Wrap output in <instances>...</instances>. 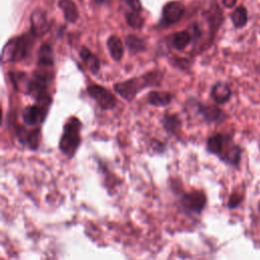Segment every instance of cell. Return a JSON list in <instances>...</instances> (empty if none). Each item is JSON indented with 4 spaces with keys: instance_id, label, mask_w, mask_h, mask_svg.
Wrapping results in <instances>:
<instances>
[{
    "instance_id": "27",
    "label": "cell",
    "mask_w": 260,
    "mask_h": 260,
    "mask_svg": "<svg viewBox=\"0 0 260 260\" xmlns=\"http://www.w3.org/2000/svg\"><path fill=\"white\" fill-rule=\"evenodd\" d=\"M96 4H105V3H109L111 0H93Z\"/></svg>"
},
{
    "instance_id": "23",
    "label": "cell",
    "mask_w": 260,
    "mask_h": 260,
    "mask_svg": "<svg viewBox=\"0 0 260 260\" xmlns=\"http://www.w3.org/2000/svg\"><path fill=\"white\" fill-rule=\"evenodd\" d=\"M126 21L129 26L133 28H141L144 24V18L141 16L140 12H135V11H129L125 15Z\"/></svg>"
},
{
    "instance_id": "17",
    "label": "cell",
    "mask_w": 260,
    "mask_h": 260,
    "mask_svg": "<svg viewBox=\"0 0 260 260\" xmlns=\"http://www.w3.org/2000/svg\"><path fill=\"white\" fill-rule=\"evenodd\" d=\"M192 41V36L187 30H181L173 34L171 36V42L175 49L182 51L184 50Z\"/></svg>"
},
{
    "instance_id": "25",
    "label": "cell",
    "mask_w": 260,
    "mask_h": 260,
    "mask_svg": "<svg viewBox=\"0 0 260 260\" xmlns=\"http://www.w3.org/2000/svg\"><path fill=\"white\" fill-rule=\"evenodd\" d=\"M131 9V11L135 12H141L142 6L140 3V0H123Z\"/></svg>"
},
{
    "instance_id": "7",
    "label": "cell",
    "mask_w": 260,
    "mask_h": 260,
    "mask_svg": "<svg viewBox=\"0 0 260 260\" xmlns=\"http://www.w3.org/2000/svg\"><path fill=\"white\" fill-rule=\"evenodd\" d=\"M86 91H87V94L91 99H93L99 104V106L104 110L113 109L117 104V100L115 95H113L111 91H109L107 88L101 85H98V84L88 85L86 88Z\"/></svg>"
},
{
    "instance_id": "28",
    "label": "cell",
    "mask_w": 260,
    "mask_h": 260,
    "mask_svg": "<svg viewBox=\"0 0 260 260\" xmlns=\"http://www.w3.org/2000/svg\"><path fill=\"white\" fill-rule=\"evenodd\" d=\"M258 208H259V211H260V201H259V205H258Z\"/></svg>"
},
{
    "instance_id": "22",
    "label": "cell",
    "mask_w": 260,
    "mask_h": 260,
    "mask_svg": "<svg viewBox=\"0 0 260 260\" xmlns=\"http://www.w3.org/2000/svg\"><path fill=\"white\" fill-rule=\"evenodd\" d=\"M164 128L170 133H176L181 126V121L175 114H166L162 119Z\"/></svg>"
},
{
    "instance_id": "12",
    "label": "cell",
    "mask_w": 260,
    "mask_h": 260,
    "mask_svg": "<svg viewBox=\"0 0 260 260\" xmlns=\"http://www.w3.org/2000/svg\"><path fill=\"white\" fill-rule=\"evenodd\" d=\"M54 52L53 48L49 44H44L38 53V65L41 67H52L54 65Z\"/></svg>"
},
{
    "instance_id": "13",
    "label": "cell",
    "mask_w": 260,
    "mask_h": 260,
    "mask_svg": "<svg viewBox=\"0 0 260 260\" xmlns=\"http://www.w3.org/2000/svg\"><path fill=\"white\" fill-rule=\"evenodd\" d=\"M59 8L63 11L64 17L69 22H75L79 16L76 4L72 0H59Z\"/></svg>"
},
{
    "instance_id": "21",
    "label": "cell",
    "mask_w": 260,
    "mask_h": 260,
    "mask_svg": "<svg viewBox=\"0 0 260 260\" xmlns=\"http://www.w3.org/2000/svg\"><path fill=\"white\" fill-rule=\"evenodd\" d=\"M231 18L236 27L241 28L245 26L248 21V14L246 8L244 6H239L238 8H236L232 13Z\"/></svg>"
},
{
    "instance_id": "6",
    "label": "cell",
    "mask_w": 260,
    "mask_h": 260,
    "mask_svg": "<svg viewBox=\"0 0 260 260\" xmlns=\"http://www.w3.org/2000/svg\"><path fill=\"white\" fill-rule=\"evenodd\" d=\"M52 79L53 74H50V72H47L44 69L35 71L31 77H29L25 94L31 95L36 101L49 96L48 85Z\"/></svg>"
},
{
    "instance_id": "5",
    "label": "cell",
    "mask_w": 260,
    "mask_h": 260,
    "mask_svg": "<svg viewBox=\"0 0 260 260\" xmlns=\"http://www.w3.org/2000/svg\"><path fill=\"white\" fill-rule=\"evenodd\" d=\"M51 96H46L41 100H37L34 105L27 106L21 113L22 121L26 126H38L43 123L48 115L49 108L51 106Z\"/></svg>"
},
{
    "instance_id": "16",
    "label": "cell",
    "mask_w": 260,
    "mask_h": 260,
    "mask_svg": "<svg viewBox=\"0 0 260 260\" xmlns=\"http://www.w3.org/2000/svg\"><path fill=\"white\" fill-rule=\"evenodd\" d=\"M107 47L111 54V57L115 61H120L122 59L124 54V48H123L122 41L118 37L111 36L107 40Z\"/></svg>"
},
{
    "instance_id": "4",
    "label": "cell",
    "mask_w": 260,
    "mask_h": 260,
    "mask_svg": "<svg viewBox=\"0 0 260 260\" xmlns=\"http://www.w3.org/2000/svg\"><path fill=\"white\" fill-rule=\"evenodd\" d=\"M81 122L76 117H70L63 127V133L60 138V150L71 157L80 145Z\"/></svg>"
},
{
    "instance_id": "14",
    "label": "cell",
    "mask_w": 260,
    "mask_h": 260,
    "mask_svg": "<svg viewBox=\"0 0 260 260\" xmlns=\"http://www.w3.org/2000/svg\"><path fill=\"white\" fill-rule=\"evenodd\" d=\"M173 100V94L167 91H150L147 94V102L154 107H166Z\"/></svg>"
},
{
    "instance_id": "2",
    "label": "cell",
    "mask_w": 260,
    "mask_h": 260,
    "mask_svg": "<svg viewBox=\"0 0 260 260\" xmlns=\"http://www.w3.org/2000/svg\"><path fill=\"white\" fill-rule=\"evenodd\" d=\"M207 150L216 154L224 162L237 166L241 159V148L234 144L231 138L226 135L216 133L210 136L206 142Z\"/></svg>"
},
{
    "instance_id": "24",
    "label": "cell",
    "mask_w": 260,
    "mask_h": 260,
    "mask_svg": "<svg viewBox=\"0 0 260 260\" xmlns=\"http://www.w3.org/2000/svg\"><path fill=\"white\" fill-rule=\"evenodd\" d=\"M244 200V196L240 193H233L230 198H229V201H228V206L229 208H236L238 207L242 201Z\"/></svg>"
},
{
    "instance_id": "11",
    "label": "cell",
    "mask_w": 260,
    "mask_h": 260,
    "mask_svg": "<svg viewBox=\"0 0 260 260\" xmlns=\"http://www.w3.org/2000/svg\"><path fill=\"white\" fill-rule=\"evenodd\" d=\"M211 98L217 104H223L228 102L232 95L231 87L223 82L215 83L211 88Z\"/></svg>"
},
{
    "instance_id": "26",
    "label": "cell",
    "mask_w": 260,
    "mask_h": 260,
    "mask_svg": "<svg viewBox=\"0 0 260 260\" xmlns=\"http://www.w3.org/2000/svg\"><path fill=\"white\" fill-rule=\"evenodd\" d=\"M237 0H222V4L226 8H232L236 4Z\"/></svg>"
},
{
    "instance_id": "18",
    "label": "cell",
    "mask_w": 260,
    "mask_h": 260,
    "mask_svg": "<svg viewBox=\"0 0 260 260\" xmlns=\"http://www.w3.org/2000/svg\"><path fill=\"white\" fill-rule=\"evenodd\" d=\"M10 79L15 87V89L17 91H21V92H26V88H27V84H28V80L29 77H27V74L24 72H10L9 73Z\"/></svg>"
},
{
    "instance_id": "20",
    "label": "cell",
    "mask_w": 260,
    "mask_h": 260,
    "mask_svg": "<svg viewBox=\"0 0 260 260\" xmlns=\"http://www.w3.org/2000/svg\"><path fill=\"white\" fill-rule=\"evenodd\" d=\"M126 46L132 54L142 52L146 48V44L144 40L138 38L135 35H130L126 38Z\"/></svg>"
},
{
    "instance_id": "10",
    "label": "cell",
    "mask_w": 260,
    "mask_h": 260,
    "mask_svg": "<svg viewBox=\"0 0 260 260\" xmlns=\"http://www.w3.org/2000/svg\"><path fill=\"white\" fill-rule=\"evenodd\" d=\"M181 203L187 210L199 213L206 204V197L200 191H192L182 197Z\"/></svg>"
},
{
    "instance_id": "19",
    "label": "cell",
    "mask_w": 260,
    "mask_h": 260,
    "mask_svg": "<svg viewBox=\"0 0 260 260\" xmlns=\"http://www.w3.org/2000/svg\"><path fill=\"white\" fill-rule=\"evenodd\" d=\"M199 113L203 116V118L208 122H215L219 120L222 116L221 111L213 106H205V105H199L198 107Z\"/></svg>"
},
{
    "instance_id": "1",
    "label": "cell",
    "mask_w": 260,
    "mask_h": 260,
    "mask_svg": "<svg viewBox=\"0 0 260 260\" xmlns=\"http://www.w3.org/2000/svg\"><path fill=\"white\" fill-rule=\"evenodd\" d=\"M162 79V73L160 71H150L141 77H134L114 85V89L124 100L131 102L136 94L147 86H158Z\"/></svg>"
},
{
    "instance_id": "15",
    "label": "cell",
    "mask_w": 260,
    "mask_h": 260,
    "mask_svg": "<svg viewBox=\"0 0 260 260\" xmlns=\"http://www.w3.org/2000/svg\"><path fill=\"white\" fill-rule=\"evenodd\" d=\"M80 57L83 60V63L86 65V67L88 68V70L91 73L96 74L99 72V70H100V60L86 47L81 48Z\"/></svg>"
},
{
    "instance_id": "3",
    "label": "cell",
    "mask_w": 260,
    "mask_h": 260,
    "mask_svg": "<svg viewBox=\"0 0 260 260\" xmlns=\"http://www.w3.org/2000/svg\"><path fill=\"white\" fill-rule=\"evenodd\" d=\"M35 39L36 37L31 32L12 38L3 47L1 61L3 63L22 61L30 53Z\"/></svg>"
},
{
    "instance_id": "9",
    "label": "cell",
    "mask_w": 260,
    "mask_h": 260,
    "mask_svg": "<svg viewBox=\"0 0 260 260\" xmlns=\"http://www.w3.org/2000/svg\"><path fill=\"white\" fill-rule=\"evenodd\" d=\"M50 29V23L46 13L41 9H36L30 14V32L36 37H42Z\"/></svg>"
},
{
    "instance_id": "8",
    "label": "cell",
    "mask_w": 260,
    "mask_h": 260,
    "mask_svg": "<svg viewBox=\"0 0 260 260\" xmlns=\"http://www.w3.org/2000/svg\"><path fill=\"white\" fill-rule=\"evenodd\" d=\"M185 6L182 2L171 1L168 2L162 8V19L164 25H172L177 23L183 16Z\"/></svg>"
}]
</instances>
